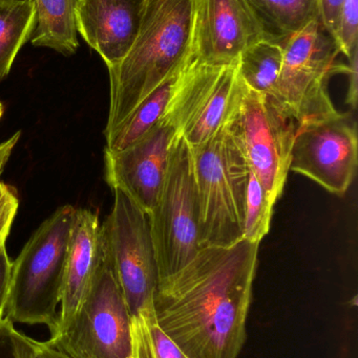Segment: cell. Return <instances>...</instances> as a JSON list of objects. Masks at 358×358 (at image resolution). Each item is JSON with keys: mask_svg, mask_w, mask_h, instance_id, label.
Listing matches in <instances>:
<instances>
[{"mask_svg": "<svg viewBox=\"0 0 358 358\" xmlns=\"http://www.w3.org/2000/svg\"><path fill=\"white\" fill-rule=\"evenodd\" d=\"M259 244L242 239L227 248H202L158 286V324L187 358L239 357L247 338Z\"/></svg>", "mask_w": 358, "mask_h": 358, "instance_id": "obj_1", "label": "cell"}, {"mask_svg": "<svg viewBox=\"0 0 358 358\" xmlns=\"http://www.w3.org/2000/svg\"><path fill=\"white\" fill-rule=\"evenodd\" d=\"M195 0H144L123 60L109 67V138L135 108L193 57Z\"/></svg>", "mask_w": 358, "mask_h": 358, "instance_id": "obj_2", "label": "cell"}, {"mask_svg": "<svg viewBox=\"0 0 358 358\" xmlns=\"http://www.w3.org/2000/svg\"><path fill=\"white\" fill-rule=\"evenodd\" d=\"M78 208L67 204L48 217L13 262L4 319L43 325L54 334L71 229Z\"/></svg>", "mask_w": 358, "mask_h": 358, "instance_id": "obj_3", "label": "cell"}, {"mask_svg": "<svg viewBox=\"0 0 358 358\" xmlns=\"http://www.w3.org/2000/svg\"><path fill=\"white\" fill-rule=\"evenodd\" d=\"M199 202V243L227 248L243 239L244 206L250 169L228 123L191 148Z\"/></svg>", "mask_w": 358, "mask_h": 358, "instance_id": "obj_4", "label": "cell"}, {"mask_svg": "<svg viewBox=\"0 0 358 358\" xmlns=\"http://www.w3.org/2000/svg\"><path fill=\"white\" fill-rule=\"evenodd\" d=\"M283 64L269 98L296 126L338 113L328 92L330 76L346 73L336 65V40L317 18L292 34L283 44Z\"/></svg>", "mask_w": 358, "mask_h": 358, "instance_id": "obj_5", "label": "cell"}, {"mask_svg": "<svg viewBox=\"0 0 358 358\" xmlns=\"http://www.w3.org/2000/svg\"><path fill=\"white\" fill-rule=\"evenodd\" d=\"M149 217L160 284L184 268L201 250L193 153L180 136L172 145L167 172Z\"/></svg>", "mask_w": 358, "mask_h": 358, "instance_id": "obj_6", "label": "cell"}, {"mask_svg": "<svg viewBox=\"0 0 358 358\" xmlns=\"http://www.w3.org/2000/svg\"><path fill=\"white\" fill-rule=\"evenodd\" d=\"M46 342L69 358H130V315L104 229L100 262L83 304L67 327Z\"/></svg>", "mask_w": 358, "mask_h": 358, "instance_id": "obj_7", "label": "cell"}, {"mask_svg": "<svg viewBox=\"0 0 358 358\" xmlns=\"http://www.w3.org/2000/svg\"><path fill=\"white\" fill-rule=\"evenodd\" d=\"M227 123L241 144L250 171L275 204L290 171L296 122L241 78L237 105Z\"/></svg>", "mask_w": 358, "mask_h": 358, "instance_id": "obj_8", "label": "cell"}, {"mask_svg": "<svg viewBox=\"0 0 358 358\" xmlns=\"http://www.w3.org/2000/svg\"><path fill=\"white\" fill-rule=\"evenodd\" d=\"M237 64L214 66L195 57L183 69L164 117L193 148L212 138L228 122L240 94Z\"/></svg>", "mask_w": 358, "mask_h": 358, "instance_id": "obj_9", "label": "cell"}, {"mask_svg": "<svg viewBox=\"0 0 358 358\" xmlns=\"http://www.w3.org/2000/svg\"><path fill=\"white\" fill-rule=\"evenodd\" d=\"M113 206L102 223L118 283L130 317L155 300L159 271L147 213L113 189Z\"/></svg>", "mask_w": 358, "mask_h": 358, "instance_id": "obj_10", "label": "cell"}, {"mask_svg": "<svg viewBox=\"0 0 358 358\" xmlns=\"http://www.w3.org/2000/svg\"><path fill=\"white\" fill-rule=\"evenodd\" d=\"M357 168V129L352 113L338 111L296 126L290 171L343 196L352 185Z\"/></svg>", "mask_w": 358, "mask_h": 358, "instance_id": "obj_11", "label": "cell"}, {"mask_svg": "<svg viewBox=\"0 0 358 358\" xmlns=\"http://www.w3.org/2000/svg\"><path fill=\"white\" fill-rule=\"evenodd\" d=\"M263 39L270 38L246 0H195L193 50L200 63L237 64L242 52Z\"/></svg>", "mask_w": 358, "mask_h": 358, "instance_id": "obj_12", "label": "cell"}, {"mask_svg": "<svg viewBox=\"0 0 358 358\" xmlns=\"http://www.w3.org/2000/svg\"><path fill=\"white\" fill-rule=\"evenodd\" d=\"M177 136L176 127L163 117L128 148L105 151V178L111 189L123 192L149 214L159 197Z\"/></svg>", "mask_w": 358, "mask_h": 358, "instance_id": "obj_13", "label": "cell"}, {"mask_svg": "<svg viewBox=\"0 0 358 358\" xmlns=\"http://www.w3.org/2000/svg\"><path fill=\"white\" fill-rule=\"evenodd\" d=\"M144 0H77L76 25L107 69L119 64L134 43Z\"/></svg>", "mask_w": 358, "mask_h": 358, "instance_id": "obj_14", "label": "cell"}, {"mask_svg": "<svg viewBox=\"0 0 358 358\" xmlns=\"http://www.w3.org/2000/svg\"><path fill=\"white\" fill-rule=\"evenodd\" d=\"M102 244L103 227L98 214L78 208L67 252L58 325L50 336L67 327L83 304L100 262Z\"/></svg>", "mask_w": 358, "mask_h": 358, "instance_id": "obj_15", "label": "cell"}, {"mask_svg": "<svg viewBox=\"0 0 358 358\" xmlns=\"http://www.w3.org/2000/svg\"><path fill=\"white\" fill-rule=\"evenodd\" d=\"M36 25L31 38L34 46L52 48L64 56L77 52V0H34Z\"/></svg>", "mask_w": 358, "mask_h": 358, "instance_id": "obj_16", "label": "cell"}, {"mask_svg": "<svg viewBox=\"0 0 358 358\" xmlns=\"http://www.w3.org/2000/svg\"><path fill=\"white\" fill-rule=\"evenodd\" d=\"M185 66L158 86L132 110L117 130L106 138L105 151L118 152L128 148L163 119Z\"/></svg>", "mask_w": 358, "mask_h": 358, "instance_id": "obj_17", "label": "cell"}, {"mask_svg": "<svg viewBox=\"0 0 358 358\" xmlns=\"http://www.w3.org/2000/svg\"><path fill=\"white\" fill-rule=\"evenodd\" d=\"M267 36L284 42L310 21L319 18L317 0H246Z\"/></svg>", "mask_w": 358, "mask_h": 358, "instance_id": "obj_18", "label": "cell"}, {"mask_svg": "<svg viewBox=\"0 0 358 358\" xmlns=\"http://www.w3.org/2000/svg\"><path fill=\"white\" fill-rule=\"evenodd\" d=\"M36 25L34 0H0V81L10 73Z\"/></svg>", "mask_w": 358, "mask_h": 358, "instance_id": "obj_19", "label": "cell"}, {"mask_svg": "<svg viewBox=\"0 0 358 358\" xmlns=\"http://www.w3.org/2000/svg\"><path fill=\"white\" fill-rule=\"evenodd\" d=\"M281 42L263 39L246 48L237 61V71L246 85L269 96L273 94L283 64Z\"/></svg>", "mask_w": 358, "mask_h": 358, "instance_id": "obj_20", "label": "cell"}, {"mask_svg": "<svg viewBox=\"0 0 358 358\" xmlns=\"http://www.w3.org/2000/svg\"><path fill=\"white\" fill-rule=\"evenodd\" d=\"M130 358H187L160 328L155 300L130 317Z\"/></svg>", "mask_w": 358, "mask_h": 358, "instance_id": "obj_21", "label": "cell"}, {"mask_svg": "<svg viewBox=\"0 0 358 358\" xmlns=\"http://www.w3.org/2000/svg\"><path fill=\"white\" fill-rule=\"evenodd\" d=\"M273 206L264 187L250 171L244 206L243 239L256 243L262 241L270 229Z\"/></svg>", "mask_w": 358, "mask_h": 358, "instance_id": "obj_22", "label": "cell"}, {"mask_svg": "<svg viewBox=\"0 0 358 358\" xmlns=\"http://www.w3.org/2000/svg\"><path fill=\"white\" fill-rule=\"evenodd\" d=\"M357 27L358 0H344L336 42L348 60L357 55Z\"/></svg>", "mask_w": 358, "mask_h": 358, "instance_id": "obj_23", "label": "cell"}, {"mask_svg": "<svg viewBox=\"0 0 358 358\" xmlns=\"http://www.w3.org/2000/svg\"><path fill=\"white\" fill-rule=\"evenodd\" d=\"M14 340L17 358H69L48 342L34 340L16 328L14 329Z\"/></svg>", "mask_w": 358, "mask_h": 358, "instance_id": "obj_24", "label": "cell"}, {"mask_svg": "<svg viewBox=\"0 0 358 358\" xmlns=\"http://www.w3.org/2000/svg\"><path fill=\"white\" fill-rule=\"evenodd\" d=\"M18 206V196L14 187L0 181V248L6 246Z\"/></svg>", "mask_w": 358, "mask_h": 358, "instance_id": "obj_25", "label": "cell"}, {"mask_svg": "<svg viewBox=\"0 0 358 358\" xmlns=\"http://www.w3.org/2000/svg\"><path fill=\"white\" fill-rule=\"evenodd\" d=\"M344 0H317L319 16L323 27L336 40Z\"/></svg>", "mask_w": 358, "mask_h": 358, "instance_id": "obj_26", "label": "cell"}, {"mask_svg": "<svg viewBox=\"0 0 358 358\" xmlns=\"http://www.w3.org/2000/svg\"><path fill=\"white\" fill-rule=\"evenodd\" d=\"M13 262L8 258L6 246L0 248V323L6 315L8 304V292H10L11 275H12Z\"/></svg>", "mask_w": 358, "mask_h": 358, "instance_id": "obj_27", "label": "cell"}, {"mask_svg": "<svg viewBox=\"0 0 358 358\" xmlns=\"http://www.w3.org/2000/svg\"><path fill=\"white\" fill-rule=\"evenodd\" d=\"M14 324L4 319L0 323V358H17Z\"/></svg>", "mask_w": 358, "mask_h": 358, "instance_id": "obj_28", "label": "cell"}, {"mask_svg": "<svg viewBox=\"0 0 358 358\" xmlns=\"http://www.w3.org/2000/svg\"><path fill=\"white\" fill-rule=\"evenodd\" d=\"M346 73L350 77V85H349L348 96H347V103L352 107L357 108V55L349 60V65H347Z\"/></svg>", "mask_w": 358, "mask_h": 358, "instance_id": "obj_29", "label": "cell"}, {"mask_svg": "<svg viewBox=\"0 0 358 358\" xmlns=\"http://www.w3.org/2000/svg\"><path fill=\"white\" fill-rule=\"evenodd\" d=\"M19 138H20V132H17L12 138L0 144V176H1L2 170H4L6 164L8 163L11 155H12L13 149L18 142Z\"/></svg>", "mask_w": 358, "mask_h": 358, "instance_id": "obj_30", "label": "cell"}, {"mask_svg": "<svg viewBox=\"0 0 358 358\" xmlns=\"http://www.w3.org/2000/svg\"><path fill=\"white\" fill-rule=\"evenodd\" d=\"M2 115H4V106H2L1 102H0V119H1Z\"/></svg>", "mask_w": 358, "mask_h": 358, "instance_id": "obj_31", "label": "cell"}]
</instances>
